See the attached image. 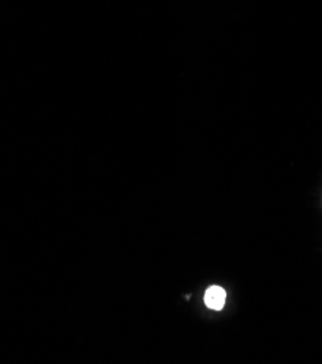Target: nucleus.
<instances>
[{"mask_svg": "<svg viewBox=\"0 0 322 364\" xmlns=\"http://www.w3.org/2000/svg\"><path fill=\"white\" fill-rule=\"evenodd\" d=\"M205 305L212 311H222L227 302V292L225 289L221 286L213 284L206 289L205 296H203Z\"/></svg>", "mask_w": 322, "mask_h": 364, "instance_id": "nucleus-1", "label": "nucleus"}]
</instances>
